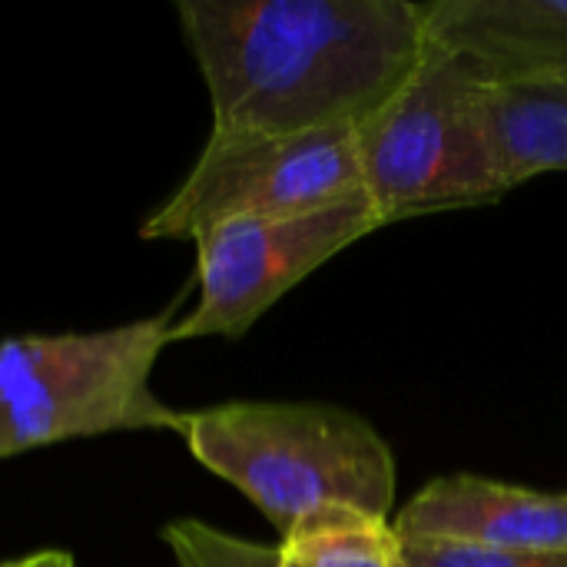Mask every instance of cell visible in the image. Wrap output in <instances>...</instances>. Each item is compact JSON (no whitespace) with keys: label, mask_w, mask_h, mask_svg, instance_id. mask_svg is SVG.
Segmentation results:
<instances>
[{"label":"cell","mask_w":567,"mask_h":567,"mask_svg":"<svg viewBox=\"0 0 567 567\" xmlns=\"http://www.w3.org/2000/svg\"><path fill=\"white\" fill-rule=\"evenodd\" d=\"M213 103V133L359 130L429 47L412 0H179Z\"/></svg>","instance_id":"6da1fadb"},{"label":"cell","mask_w":567,"mask_h":567,"mask_svg":"<svg viewBox=\"0 0 567 567\" xmlns=\"http://www.w3.org/2000/svg\"><path fill=\"white\" fill-rule=\"evenodd\" d=\"M183 439L199 465L236 485L282 535L329 505L385 518L395 462L359 415L302 402H233L193 412Z\"/></svg>","instance_id":"7a4b0ae2"},{"label":"cell","mask_w":567,"mask_h":567,"mask_svg":"<svg viewBox=\"0 0 567 567\" xmlns=\"http://www.w3.org/2000/svg\"><path fill=\"white\" fill-rule=\"evenodd\" d=\"M485 90L468 56L429 37L415 73L355 130L362 193L382 226L512 193L488 133Z\"/></svg>","instance_id":"3957f363"},{"label":"cell","mask_w":567,"mask_h":567,"mask_svg":"<svg viewBox=\"0 0 567 567\" xmlns=\"http://www.w3.org/2000/svg\"><path fill=\"white\" fill-rule=\"evenodd\" d=\"M173 316L103 332L0 342V458L110 432H179L186 415L150 385Z\"/></svg>","instance_id":"277c9868"},{"label":"cell","mask_w":567,"mask_h":567,"mask_svg":"<svg viewBox=\"0 0 567 567\" xmlns=\"http://www.w3.org/2000/svg\"><path fill=\"white\" fill-rule=\"evenodd\" d=\"M362 193L355 130L209 133L183 186L143 223V239H196L233 219H282Z\"/></svg>","instance_id":"5b68a950"},{"label":"cell","mask_w":567,"mask_h":567,"mask_svg":"<svg viewBox=\"0 0 567 567\" xmlns=\"http://www.w3.org/2000/svg\"><path fill=\"white\" fill-rule=\"evenodd\" d=\"M382 219L365 196L282 219H233L199 233L196 309L169 326V346L203 336L239 339L292 286L336 252L375 233Z\"/></svg>","instance_id":"8992f818"},{"label":"cell","mask_w":567,"mask_h":567,"mask_svg":"<svg viewBox=\"0 0 567 567\" xmlns=\"http://www.w3.org/2000/svg\"><path fill=\"white\" fill-rule=\"evenodd\" d=\"M392 528L402 542L478 551H567V495L449 475L425 485Z\"/></svg>","instance_id":"52a82bcc"},{"label":"cell","mask_w":567,"mask_h":567,"mask_svg":"<svg viewBox=\"0 0 567 567\" xmlns=\"http://www.w3.org/2000/svg\"><path fill=\"white\" fill-rule=\"evenodd\" d=\"M425 17L429 37L488 83L567 76V0H432Z\"/></svg>","instance_id":"ba28073f"},{"label":"cell","mask_w":567,"mask_h":567,"mask_svg":"<svg viewBox=\"0 0 567 567\" xmlns=\"http://www.w3.org/2000/svg\"><path fill=\"white\" fill-rule=\"evenodd\" d=\"M485 120L508 189L567 169V76L488 83Z\"/></svg>","instance_id":"9c48e42d"},{"label":"cell","mask_w":567,"mask_h":567,"mask_svg":"<svg viewBox=\"0 0 567 567\" xmlns=\"http://www.w3.org/2000/svg\"><path fill=\"white\" fill-rule=\"evenodd\" d=\"M402 538L385 518L352 505L306 515L276 548V567H399Z\"/></svg>","instance_id":"30bf717a"},{"label":"cell","mask_w":567,"mask_h":567,"mask_svg":"<svg viewBox=\"0 0 567 567\" xmlns=\"http://www.w3.org/2000/svg\"><path fill=\"white\" fill-rule=\"evenodd\" d=\"M412 567H567V551H478L458 545L402 542Z\"/></svg>","instance_id":"8fae6325"},{"label":"cell","mask_w":567,"mask_h":567,"mask_svg":"<svg viewBox=\"0 0 567 567\" xmlns=\"http://www.w3.org/2000/svg\"><path fill=\"white\" fill-rule=\"evenodd\" d=\"M0 567H76L73 558L66 551H37V555H27V558H17V561H3Z\"/></svg>","instance_id":"7c38bea8"},{"label":"cell","mask_w":567,"mask_h":567,"mask_svg":"<svg viewBox=\"0 0 567 567\" xmlns=\"http://www.w3.org/2000/svg\"><path fill=\"white\" fill-rule=\"evenodd\" d=\"M399 567H412V565H409V561H405V558H402V565H399Z\"/></svg>","instance_id":"4fadbf2b"}]
</instances>
